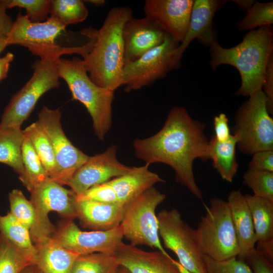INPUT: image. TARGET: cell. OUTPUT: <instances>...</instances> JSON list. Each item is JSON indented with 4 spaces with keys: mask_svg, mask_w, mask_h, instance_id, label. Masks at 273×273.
Returning a JSON list of instances; mask_svg holds the SVG:
<instances>
[{
    "mask_svg": "<svg viewBox=\"0 0 273 273\" xmlns=\"http://www.w3.org/2000/svg\"><path fill=\"white\" fill-rule=\"evenodd\" d=\"M76 200H92L107 203L119 202L114 189L107 182L93 186L81 194L76 195Z\"/></svg>",
    "mask_w": 273,
    "mask_h": 273,
    "instance_id": "74e56055",
    "label": "cell"
},
{
    "mask_svg": "<svg viewBox=\"0 0 273 273\" xmlns=\"http://www.w3.org/2000/svg\"><path fill=\"white\" fill-rule=\"evenodd\" d=\"M167 34L149 17L130 18L125 22L122 30L124 65L138 60L162 44Z\"/></svg>",
    "mask_w": 273,
    "mask_h": 273,
    "instance_id": "e0dca14e",
    "label": "cell"
},
{
    "mask_svg": "<svg viewBox=\"0 0 273 273\" xmlns=\"http://www.w3.org/2000/svg\"><path fill=\"white\" fill-rule=\"evenodd\" d=\"M256 250L268 262L273 263V238L266 240L258 241Z\"/></svg>",
    "mask_w": 273,
    "mask_h": 273,
    "instance_id": "ee69618b",
    "label": "cell"
},
{
    "mask_svg": "<svg viewBox=\"0 0 273 273\" xmlns=\"http://www.w3.org/2000/svg\"><path fill=\"white\" fill-rule=\"evenodd\" d=\"M205 207L206 213L195 230L201 252L217 261L237 257L238 242L228 202L214 197Z\"/></svg>",
    "mask_w": 273,
    "mask_h": 273,
    "instance_id": "8992f818",
    "label": "cell"
},
{
    "mask_svg": "<svg viewBox=\"0 0 273 273\" xmlns=\"http://www.w3.org/2000/svg\"><path fill=\"white\" fill-rule=\"evenodd\" d=\"M57 68L59 76L66 82L72 99L85 106L92 117L96 135L104 141L112 124L114 92L93 82L84 67L82 59L78 57H73L71 60L60 58Z\"/></svg>",
    "mask_w": 273,
    "mask_h": 273,
    "instance_id": "5b68a950",
    "label": "cell"
},
{
    "mask_svg": "<svg viewBox=\"0 0 273 273\" xmlns=\"http://www.w3.org/2000/svg\"><path fill=\"white\" fill-rule=\"evenodd\" d=\"M227 1L195 0L188 27L183 41L174 52L171 68H177L182 56L190 43L195 39L208 46L216 40L213 20L216 12Z\"/></svg>",
    "mask_w": 273,
    "mask_h": 273,
    "instance_id": "2e32d148",
    "label": "cell"
},
{
    "mask_svg": "<svg viewBox=\"0 0 273 273\" xmlns=\"http://www.w3.org/2000/svg\"><path fill=\"white\" fill-rule=\"evenodd\" d=\"M50 14L67 26L85 20L88 12L80 0H51Z\"/></svg>",
    "mask_w": 273,
    "mask_h": 273,
    "instance_id": "1f68e13d",
    "label": "cell"
},
{
    "mask_svg": "<svg viewBox=\"0 0 273 273\" xmlns=\"http://www.w3.org/2000/svg\"><path fill=\"white\" fill-rule=\"evenodd\" d=\"M214 137L219 142H224L229 139L231 134L229 126L227 116L221 113L215 116L213 119Z\"/></svg>",
    "mask_w": 273,
    "mask_h": 273,
    "instance_id": "b9f144b4",
    "label": "cell"
},
{
    "mask_svg": "<svg viewBox=\"0 0 273 273\" xmlns=\"http://www.w3.org/2000/svg\"><path fill=\"white\" fill-rule=\"evenodd\" d=\"M22 131L30 140L49 177L54 179L57 174V166L53 150L46 133L37 121Z\"/></svg>",
    "mask_w": 273,
    "mask_h": 273,
    "instance_id": "f1b7e54d",
    "label": "cell"
},
{
    "mask_svg": "<svg viewBox=\"0 0 273 273\" xmlns=\"http://www.w3.org/2000/svg\"><path fill=\"white\" fill-rule=\"evenodd\" d=\"M245 101L235 116L234 134L237 146L244 154L273 150V119L267 108V101L262 90Z\"/></svg>",
    "mask_w": 273,
    "mask_h": 273,
    "instance_id": "52a82bcc",
    "label": "cell"
},
{
    "mask_svg": "<svg viewBox=\"0 0 273 273\" xmlns=\"http://www.w3.org/2000/svg\"><path fill=\"white\" fill-rule=\"evenodd\" d=\"M61 117L59 108L53 110L44 106L36 121L48 137L54 154L57 174L52 180L63 186L89 156L73 146L67 138L62 127Z\"/></svg>",
    "mask_w": 273,
    "mask_h": 273,
    "instance_id": "8fae6325",
    "label": "cell"
},
{
    "mask_svg": "<svg viewBox=\"0 0 273 273\" xmlns=\"http://www.w3.org/2000/svg\"><path fill=\"white\" fill-rule=\"evenodd\" d=\"M21 273H38L35 271L34 267L32 265H29L23 270Z\"/></svg>",
    "mask_w": 273,
    "mask_h": 273,
    "instance_id": "f907efd6",
    "label": "cell"
},
{
    "mask_svg": "<svg viewBox=\"0 0 273 273\" xmlns=\"http://www.w3.org/2000/svg\"><path fill=\"white\" fill-rule=\"evenodd\" d=\"M112 273H130L124 267L119 265Z\"/></svg>",
    "mask_w": 273,
    "mask_h": 273,
    "instance_id": "c3c4849f",
    "label": "cell"
},
{
    "mask_svg": "<svg viewBox=\"0 0 273 273\" xmlns=\"http://www.w3.org/2000/svg\"><path fill=\"white\" fill-rule=\"evenodd\" d=\"M252 155L249 169L273 172V150L260 151Z\"/></svg>",
    "mask_w": 273,
    "mask_h": 273,
    "instance_id": "ab89813d",
    "label": "cell"
},
{
    "mask_svg": "<svg viewBox=\"0 0 273 273\" xmlns=\"http://www.w3.org/2000/svg\"><path fill=\"white\" fill-rule=\"evenodd\" d=\"M179 44L167 34L162 44L125 64L122 84L125 91L140 89L165 77L172 70L173 54Z\"/></svg>",
    "mask_w": 273,
    "mask_h": 273,
    "instance_id": "7c38bea8",
    "label": "cell"
},
{
    "mask_svg": "<svg viewBox=\"0 0 273 273\" xmlns=\"http://www.w3.org/2000/svg\"><path fill=\"white\" fill-rule=\"evenodd\" d=\"M262 90L265 95L267 101V108L269 114L273 112V53L267 63L262 86Z\"/></svg>",
    "mask_w": 273,
    "mask_h": 273,
    "instance_id": "60d3db41",
    "label": "cell"
},
{
    "mask_svg": "<svg viewBox=\"0 0 273 273\" xmlns=\"http://www.w3.org/2000/svg\"><path fill=\"white\" fill-rule=\"evenodd\" d=\"M243 183L253 195L273 201V172L248 168L243 175Z\"/></svg>",
    "mask_w": 273,
    "mask_h": 273,
    "instance_id": "e575fe53",
    "label": "cell"
},
{
    "mask_svg": "<svg viewBox=\"0 0 273 273\" xmlns=\"http://www.w3.org/2000/svg\"><path fill=\"white\" fill-rule=\"evenodd\" d=\"M118 147L112 145L104 152L89 156L67 181L76 195H79L91 187L105 183L127 173L131 167L120 162L117 158Z\"/></svg>",
    "mask_w": 273,
    "mask_h": 273,
    "instance_id": "9a60e30c",
    "label": "cell"
},
{
    "mask_svg": "<svg viewBox=\"0 0 273 273\" xmlns=\"http://www.w3.org/2000/svg\"><path fill=\"white\" fill-rule=\"evenodd\" d=\"M66 26L57 19L50 16L41 22H32L25 15L19 12L6 37L8 46L15 44L27 48L39 57L61 50L55 39Z\"/></svg>",
    "mask_w": 273,
    "mask_h": 273,
    "instance_id": "4fadbf2b",
    "label": "cell"
},
{
    "mask_svg": "<svg viewBox=\"0 0 273 273\" xmlns=\"http://www.w3.org/2000/svg\"><path fill=\"white\" fill-rule=\"evenodd\" d=\"M14 55L8 52L0 58V82L7 77L11 63L14 59Z\"/></svg>",
    "mask_w": 273,
    "mask_h": 273,
    "instance_id": "f6af8a7d",
    "label": "cell"
},
{
    "mask_svg": "<svg viewBox=\"0 0 273 273\" xmlns=\"http://www.w3.org/2000/svg\"><path fill=\"white\" fill-rule=\"evenodd\" d=\"M34 246L36 252L32 265L38 273H71L79 255L61 246L51 237Z\"/></svg>",
    "mask_w": 273,
    "mask_h": 273,
    "instance_id": "7402d4cb",
    "label": "cell"
},
{
    "mask_svg": "<svg viewBox=\"0 0 273 273\" xmlns=\"http://www.w3.org/2000/svg\"><path fill=\"white\" fill-rule=\"evenodd\" d=\"M205 124L193 119L185 108L174 107L169 111L162 128L153 135L133 142L137 158L150 165L162 163L174 171L176 181L203 201L196 183L193 163L196 159H209V142Z\"/></svg>",
    "mask_w": 273,
    "mask_h": 273,
    "instance_id": "6da1fadb",
    "label": "cell"
},
{
    "mask_svg": "<svg viewBox=\"0 0 273 273\" xmlns=\"http://www.w3.org/2000/svg\"><path fill=\"white\" fill-rule=\"evenodd\" d=\"M244 197L251 214L256 242L273 238V201L253 195Z\"/></svg>",
    "mask_w": 273,
    "mask_h": 273,
    "instance_id": "d4e9b609",
    "label": "cell"
},
{
    "mask_svg": "<svg viewBox=\"0 0 273 273\" xmlns=\"http://www.w3.org/2000/svg\"><path fill=\"white\" fill-rule=\"evenodd\" d=\"M33 259L0 234V273H21L32 265Z\"/></svg>",
    "mask_w": 273,
    "mask_h": 273,
    "instance_id": "4dcf8cb0",
    "label": "cell"
},
{
    "mask_svg": "<svg viewBox=\"0 0 273 273\" xmlns=\"http://www.w3.org/2000/svg\"><path fill=\"white\" fill-rule=\"evenodd\" d=\"M236 3L242 10L247 12L253 5L255 1L252 0H235L231 1Z\"/></svg>",
    "mask_w": 273,
    "mask_h": 273,
    "instance_id": "bcb514c9",
    "label": "cell"
},
{
    "mask_svg": "<svg viewBox=\"0 0 273 273\" xmlns=\"http://www.w3.org/2000/svg\"><path fill=\"white\" fill-rule=\"evenodd\" d=\"M207 273H252L247 264L237 257L217 261L204 255Z\"/></svg>",
    "mask_w": 273,
    "mask_h": 273,
    "instance_id": "8d00e7d4",
    "label": "cell"
},
{
    "mask_svg": "<svg viewBox=\"0 0 273 273\" xmlns=\"http://www.w3.org/2000/svg\"><path fill=\"white\" fill-rule=\"evenodd\" d=\"M24 138L20 128L0 126V162L11 167L19 176L24 170L21 156Z\"/></svg>",
    "mask_w": 273,
    "mask_h": 273,
    "instance_id": "484cf974",
    "label": "cell"
},
{
    "mask_svg": "<svg viewBox=\"0 0 273 273\" xmlns=\"http://www.w3.org/2000/svg\"><path fill=\"white\" fill-rule=\"evenodd\" d=\"M157 217L159 235L164 246L173 251L178 262L192 273H207L195 230L184 221L179 211L175 208L163 209Z\"/></svg>",
    "mask_w": 273,
    "mask_h": 273,
    "instance_id": "9c48e42d",
    "label": "cell"
},
{
    "mask_svg": "<svg viewBox=\"0 0 273 273\" xmlns=\"http://www.w3.org/2000/svg\"><path fill=\"white\" fill-rule=\"evenodd\" d=\"M51 237L61 246L78 255L113 254L123 242V238L120 225L108 231H82L73 219H65L61 222Z\"/></svg>",
    "mask_w": 273,
    "mask_h": 273,
    "instance_id": "5bb4252c",
    "label": "cell"
},
{
    "mask_svg": "<svg viewBox=\"0 0 273 273\" xmlns=\"http://www.w3.org/2000/svg\"><path fill=\"white\" fill-rule=\"evenodd\" d=\"M21 156L24 170L19 178L30 192L50 177L30 140L25 135L21 148Z\"/></svg>",
    "mask_w": 273,
    "mask_h": 273,
    "instance_id": "4316f807",
    "label": "cell"
},
{
    "mask_svg": "<svg viewBox=\"0 0 273 273\" xmlns=\"http://www.w3.org/2000/svg\"><path fill=\"white\" fill-rule=\"evenodd\" d=\"M237 142L238 138L234 134L224 142L218 141L213 136L209 142V159L213 167L223 179L230 183L239 167L236 156Z\"/></svg>",
    "mask_w": 273,
    "mask_h": 273,
    "instance_id": "cb8c5ba5",
    "label": "cell"
},
{
    "mask_svg": "<svg viewBox=\"0 0 273 273\" xmlns=\"http://www.w3.org/2000/svg\"><path fill=\"white\" fill-rule=\"evenodd\" d=\"M149 165L146 164L131 167L125 174L107 181L114 189L119 202L126 206L156 184L165 182L157 173L149 170Z\"/></svg>",
    "mask_w": 273,
    "mask_h": 273,
    "instance_id": "44dd1931",
    "label": "cell"
},
{
    "mask_svg": "<svg viewBox=\"0 0 273 273\" xmlns=\"http://www.w3.org/2000/svg\"><path fill=\"white\" fill-rule=\"evenodd\" d=\"M272 40V27L265 26L249 31L232 48H223L213 41L209 46L211 67L215 70L224 64L235 67L241 78L236 94L250 97L262 90L266 66L273 53Z\"/></svg>",
    "mask_w": 273,
    "mask_h": 273,
    "instance_id": "7a4b0ae2",
    "label": "cell"
},
{
    "mask_svg": "<svg viewBox=\"0 0 273 273\" xmlns=\"http://www.w3.org/2000/svg\"><path fill=\"white\" fill-rule=\"evenodd\" d=\"M7 9L14 7L24 8L26 15L32 22H41L48 18L50 0H4Z\"/></svg>",
    "mask_w": 273,
    "mask_h": 273,
    "instance_id": "d590c367",
    "label": "cell"
},
{
    "mask_svg": "<svg viewBox=\"0 0 273 273\" xmlns=\"http://www.w3.org/2000/svg\"><path fill=\"white\" fill-rule=\"evenodd\" d=\"M7 9L4 0H0V38L7 37L13 24L11 17L7 13Z\"/></svg>",
    "mask_w": 273,
    "mask_h": 273,
    "instance_id": "7bdbcfd3",
    "label": "cell"
},
{
    "mask_svg": "<svg viewBox=\"0 0 273 273\" xmlns=\"http://www.w3.org/2000/svg\"><path fill=\"white\" fill-rule=\"evenodd\" d=\"M29 192L36 215V229L31 237L34 245L51 237L55 230L49 219L50 212H57L65 219L77 218L76 195L71 189L49 178Z\"/></svg>",
    "mask_w": 273,
    "mask_h": 273,
    "instance_id": "30bf717a",
    "label": "cell"
},
{
    "mask_svg": "<svg viewBox=\"0 0 273 273\" xmlns=\"http://www.w3.org/2000/svg\"><path fill=\"white\" fill-rule=\"evenodd\" d=\"M81 46L64 47L62 50L39 57L32 65L31 77L13 97L2 115L0 126L18 127L28 118L35 105L45 93L60 85L57 62L65 54L81 55Z\"/></svg>",
    "mask_w": 273,
    "mask_h": 273,
    "instance_id": "277c9868",
    "label": "cell"
},
{
    "mask_svg": "<svg viewBox=\"0 0 273 273\" xmlns=\"http://www.w3.org/2000/svg\"><path fill=\"white\" fill-rule=\"evenodd\" d=\"M113 254L118 264L130 273H179L174 260L157 250L147 251L122 242Z\"/></svg>",
    "mask_w": 273,
    "mask_h": 273,
    "instance_id": "d6986e66",
    "label": "cell"
},
{
    "mask_svg": "<svg viewBox=\"0 0 273 273\" xmlns=\"http://www.w3.org/2000/svg\"><path fill=\"white\" fill-rule=\"evenodd\" d=\"M227 202L238 242L239 253L237 257L243 260L246 253L255 248L256 243L251 214L244 195L239 190L232 191Z\"/></svg>",
    "mask_w": 273,
    "mask_h": 273,
    "instance_id": "603a6c76",
    "label": "cell"
},
{
    "mask_svg": "<svg viewBox=\"0 0 273 273\" xmlns=\"http://www.w3.org/2000/svg\"><path fill=\"white\" fill-rule=\"evenodd\" d=\"M174 264L176 266L179 273H192L184 266H183L178 261L174 260Z\"/></svg>",
    "mask_w": 273,
    "mask_h": 273,
    "instance_id": "7dc6e473",
    "label": "cell"
},
{
    "mask_svg": "<svg viewBox=\"0 0 273 273\" xmlns=\"http://www.w3.org/2000/svg\"><path fill=\"white\" fill-rule=\"evenodd\" d=\"M86 2L96 6H101L104 4L105 1L104 0H88Z\"/></svg>",
    "mask_w": 273,
    "mask_h": 273,
    "instance_id": "681fc988",
    "label": "cell"
},
{
    "mask_svg": "<svg viewBox=\"0 0 273 273\" xmlns=\"http://www.w3.org/2000/svg\"><path fill=\"white\" fill-rule=\"evenodd\" d=\"M125 206L119 202L107 203L76 200L77 218L85 228L92 231H108L120 225Z\"/></svg>",
    "mask_w": 273,
    "mask_h": 273,
    "instance_id": "ffe728a7",
    "label": "cell"
},
{
    "mask_svg": "<svg viewBox=\"0 0 273 273\" xmlns=\"http://www.w3.org/2000/svg\"><path fill=\"white\" fill-rule=\"evenodd\" d=\"M132 13L128 7L112 8L100 29H95L94 47L82 59L91 80L113 92L122 84L124 66L122 30L125 22L132 17Z\"/></svg>",
    "mask_w": 273,
    "mask_h": 273,
    "instance_id": "3957f363",
    "label": "cell"
},
{
    "mask_svg": "<svg viewBox=\"0 0 273 273\" xmlns=\"http://www.w3.org/2000/svg\"><path fill=\"white\" fill-rule=\"evenodd\" d=\"M193 3V0H146L144 10L146 16L180 43L188 27Z\"/></svg>",
    "mask_w": 273,
    "mask_h": 273,
    "instance_id": "ac0fdd59",
    "label": "cell"
},
{
    "mask_svg": "<svg viewBox=\"0 0 273 273\" xmlns=\"http://www.w3.org/2000/svg\"><path fill=\"white\" fill-rule=\"evenodd\" d=\"M165 195L154 187L135 198L125 206L120 226L123 238L136 246L146 245L167 253L159 239L158 222L155 211Z\"/></svg>",
    "mask_w": 273,
    "mask_h": 273,
    "instance_id": "ba28073f",
    "label": "cell"
},
{
    "mask_svg": "<svg viewBox=\"0 0 273 273\" xmlns=\"http://www.w3.org/2000/svg\"><path fill=\"white\" fill-rule=\"evenodd\" d=\"M272 23L273 2L255 1L246 12V15L238 22L237 26L240 31H250L263 26H271Z\"/></svg>",
    "mask_w": 273,
    "mask_h": 273,
    "instance_id": "836d02e7",
    "label": "cell"
},
{
    "mask_svg": "<svg viewBox=\"0 0 273 273\" xmlns=\"http://www.w3.org/2000/svg\"><path fill=\"white\" fill-rule=\"evenodd\" d=\"M7 47L8 45L6 41V38H0V54Z\"/></svg>",
    "mask_w": 273,
    "mask_h": 273,
    "instance_id": "816d5d0a",
    "label": "cell"
},
{
    "mask_svg": "<svg viewBox=\"0 0 273 273\" xmlns=\"http://www.w3.org/2000/svg\"><path fill=\"white\" fill-rule=\"evenodd\" d=\"M119 265L113 253L79 255L74 262L71 273H112Z\"/></svg>",
    "mask_w": 273,
    "mask_h": 273,
    "instance_id": "f546056e",
    "label": "cell"
},
{
    "mask_svg": "<svg viewBox=\"0 0 273 273\" xmlns=\"http://www.w3.org/2000/svg\"><path fill=\"white\" fill-rule=\"evenodd\" d=\"M243 260L249 266L252 273H273L272 264L258 253L255 248L249 250Z\"/></svg>",
    "mask_w": 273,
    "mask_h": 273,
    "instance_id": "f35d334b",
    "label": "cell"
},
{
    "mask_svg": "<svg viewBox=\"0 0 273 273\" xmlns=\"http://www.w3.org/2000/svg\"><path fill=\"white\" fill-rule=\"evenodd\" d=\"M0 234L33 259L36 249L29 230L9 212L4 215L0 214Z\"/></svg>",
    "mask_w": 273,
    "mask_h": 273,
    "instance_id": "83f0119b",
    "label": "cell"
},
{
    "mask_svg": "<svg viewBox=\"0 0 273 273\" xmlns=\"http://www.w3.org/2000/svg\"><path fill=\"white\" fill-rule=\"evenodd\" d=\"M9 212L29 230L31 238L36 226V212L32 203L18 189L9 193Z\"/></svg>",
    "mask_w": 273,
    "mask_h": 273,
    "instance_id": "d6a6232c",
    "label": "cell"
}]
</instances>
